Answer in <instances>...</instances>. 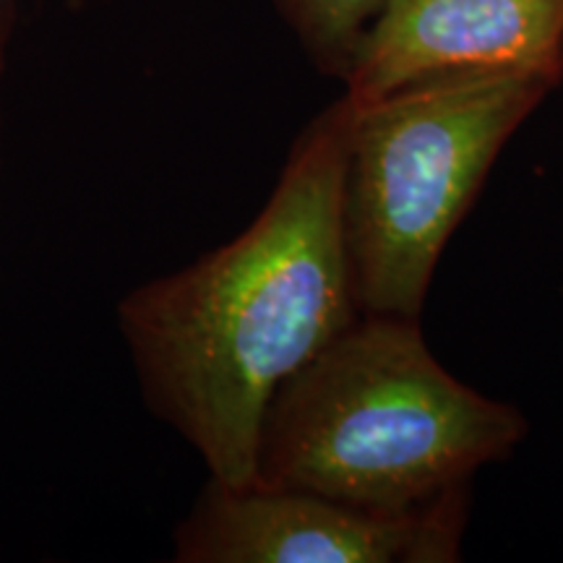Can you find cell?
<instances>
[{"label": "cell", "mask_w": 563, "mask_h": 563, "mask_svg": "<svg viewBox=\"0 0 563 563\" xmlns=\"http://www.w3.org/2000/svg\"><path fill=\"white\" fill-rule=\"evenodd\" d=\"M0 3H3V0H0Z\"/></svg>", "instance_id": "cell-8"}, {"label": "cell", "mask_w": 563, "mask_h": 563, "mask_svg": "<svg viewBox=\"0 0 563 563\" xmlns=\"http://www.w3.org/2000/svg\"><path fill=\"white\" fill-rule=\"evenodd\" d=\"M563 79L439 76L350 104L344 238L361 313L418 319L435 264L519 125Z\"/></svg>", "instance_id": "cell-3"}, {"label": "cell", "mask_w": 563, "mask_h": 563, "mask_svg": "<svg viewBox=\"0 0 563 563\" xmlns=\"http://www.w3.org/2000/svg\"><path fill=\"white\" fill-rule=\"evenodd\" d=\"M272 5L313 68L344 81L384 0H272Z\"/></svg>", "instance_id": "cell-6"}, {"label": "cell", "mask_w": 563, "mask_h": 563, "mask_svg": "<svg viewBox=\"0 0 563 563\" xmlns=\"http://www.w3.org/2000/svg\"><path fill=\"white\" fill-rule=\"evenodd\" d=\"M16 0H3V3H0V95H3L5 66H9V51L13 32H16Z\"/></svg>", "instance_id": "cell-7"}, {"label": "cell", "mask_w": 563, "mask_h": 563, "mask_svg": "<svg viewBox=\"0 0 563 563\" xmlns=\"http://www.w3.org/2000/svg\"><path fill=\"white\" fill-rule=\"evenodd\" d=\"M525 433L511 405L435 361L418 319L361 313L272 399L256 481L410 514L467 488Z\"/></svg>", "instance_id": "cell-2"}, {"label": "cell", "mask_w": 563, "mask_h": 563, "mask_svg": "<svg viewBox=\"0 0 563 563\" xmlns=\"http://www.w3.org/2000/svg\"><path fill=\"white\" fill-rule=\"evenodd\" d=\"M347 136L340 97L295 139L241 235L118 302L146 410L199 454L211 481L256 483L272 399L361 319L344 238Z\"/></svg>", "instance_id": "cell-1"}, {"label": "cell", "mask_w": 563, "mask_h": 563, "mask_svg": "<svg viewBox=\"0 0 563 563\" xmlns=\"http://www.w3.org/2000/svg\"><path fill=\"white\" fill-rule=\"evenodd\" d=\"M543 70L563 79V0H384L344 97L368 102L456 74Z\"/></svg>", "instance_id": "cell-5"}, {"label": "cell", "mask_w": 563, "mask_h": 563, "mask_svg": "<svg viewBox=\"0 0 563 563\" xmlns=\"http://www.w3.org/2000/svg\"><path fill=\"white\" fill-rule=\"evenodd\" d=\"M467 490L410 514H373L319 493L211 481L173 532L175 563H452Z\"/></svg>", "instance_id": "cell-4"}]
</instances>
